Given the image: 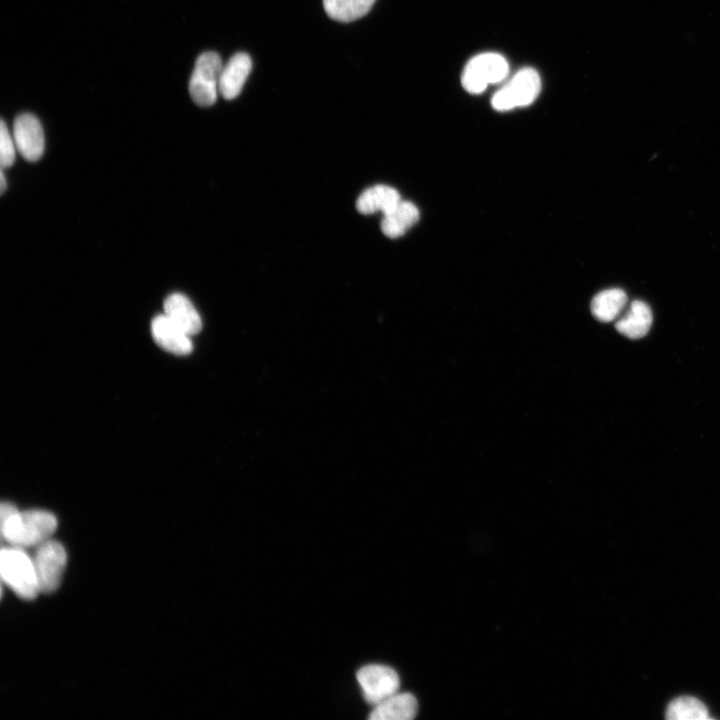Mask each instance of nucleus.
Listing matches in <instances>:
<instances>
[{"mask_svg":"<svg viewBox=\"0 0 720 720\" xmlns=\"http://www.w3.org/2000/svg\"><path fill=\"white\" fill-rule=\"evenodd\" d=\"M32 559L40 593L56 591L67 564V553L63 545L51 538L35 547Z\"/></svg>","mask_w":720,"mask_h":720,"instance_id":"20e7f679","label":"nucleus"},{"mask_svg":"<svg viewBox=\"0 0 720 720\" xmlns=\"http://www.w3.org/2000/svg\"><path fill=\"white\" fill-rule=\"evenodd\" d=\"M375 0H323L327 15L338 22H352L366 15Z\"/></svg>","mask_w":720,"mask_h":720,"instance_id":"f3484780","label":"nucleus"},{"mask_svg":"<svg viewBox=\"0 0 720 720\" xmlns=\"http://www.w3.org/2000/svg\"><path fill=\"white\" fill-rule=\"evenodd\" d=\"M419 219L418 208L409 201L401 200L390 212L383 215L381 230L388 238H398Z\"/></svg>","mask_w":720,"mask_h":720,"instance_id":"2eb2a0df","label":"nucleus"},{"mask_svg":"<svg viewBox=\"0 0 720 720\" xmlns=\"http://www.w3.org/2000/svg\"><path fill=\"white\" fill-rule=\"evenodd\" d=\"M163 308L164 314L188 335H195L201 330V317L184 294H170L165 299Z\"/></svg>","mask_w":720,"mask_h":720,"instance_id":"9b49d317","label":"nucleus"},{"mask_svg":"<svg viewBox=\"0 0 720 720\" xmlns=\"http://www.w3.org/2000/svg\"><path fill=\"white\" fill-rule=\"evenodd\" d=\"M356 677L365 700L373 706L398 692L400 686L397 672L386 665H365L358 670Z\"/></svg>","mask_w":720,"mask_h":720,"instance_id":"0eeeda50","label":"nucleus"},{"mask_svg":"<svg viewBox=\"0 0 720 720\" xmlns=\"http://www.w3.org/2000/svg\"><path fill=\"white\" fill-rule=\"evenodd\" d=\"M0 519L3 540L23 549L35 548L51 539L57 528V519L51 512L41 509L20 511L10 502L1 504Z\"/></svg>","mask_w":720,"mask_h":720,"instance_id":"f257e3e1","label":"nucleus"},{"mask_svg":"<svg viewBox=\"0 0 720 720\" xmlns=\"http://www.w3.org/2000/svg\"><path fill=\"white\" fill-rule=\"evenodd\" d=\"M417 714V700L408 692H396L373 706L371 720H411Z\"/></svg>","mask_w":720,"mask_h":720,"instance_id":"f8f14e48","label":"nucleus"},{"mask_svg":"<svg viewBox=\"0 0 720 720\" xmlns=\"http://www.w3.org/2000/svg\"><path fill=\"white\" fill-rule=\"evenodd\" d=\"M0 572L3 582L21 599L33 600L40 593L32 556L25 549L3 547Z\"/></svg>","mask_w":720,"mask_h":720,"instance_id":"f03ea898","label":"nucleus"},{"mask_svg":"<svg viewBox=\"0 0 720 720\" xmlns=\"http://www.w3.org/2000/svg\"><path fill=\"white\" fill-rule=\"evenodd\" d=\"M400 201L401 198L396 189L387 185H375L360 194L356 201V209L364 215L378 211L384 215L396 207Z\"/></svg>","mask_w":720,"mask_h":720,"instance_id":"ddd939ff","label":"nucleus"},{"mask_svg":"<svg viewBox=\"0 0 720 720\" xmlns=\"http://www.w3.org/2000/svg\"><path fill=\"white\" fill-rule=\"evenodd\" d=\"M12 135L17 151L27 161L39 160L45 147L42 125L38 118L30 113L18 115L13 123Z\"/></svg>","mask_w":720,"mask_h":720,"instance_id":"6e6552de","label":"nucleus"},{"mask_svg":"<svg viewBox=\"0 0 720 720\" xmlns=\"http://www.w3.org/2000/svg\"><path fill=\"white\" fill-rule=\"evenodd\" d=\"M251 69L252 60L247 53L234 54L222 67L219 93L227 100L236 98L241 93Z\"/></svg>","mask_w":720,"mask_h":720,"instance_id":"9d476101","label":"nucleus"},{"mask_svg":"<svg viewBox=\"0 0 720 720\" xmlns=\"http://www.w3.org/2000/svg\"><path fill=\"white\" fill-rule=\"evenodd\" d=\"M666 718L670 720H705L708 718V711L698 699L682 696L670 702L666 710Z\"/></svg>","mask_w":720,"mask_h":720,"instance_id":"a211bd4d","label":"nucleus"},{"mask_svg":"<svg viewBox=\"0 0 720 720\" xmlns=\"http://www.w3.org/2000/svg\"><path fill=\"white\" fill-rule=\"evenodd\" d=\"M509 72L506 59L497 53H482L472 58L462 74L463 88L472 94L482 93L489 84L503 80Z\"/></svg>","mask_w":720,"mask_h":720,"instance_id":"39448f33","label":"nucleus"},{"mask_svg":"<svg viewBox=\"0 0 720 720\" xmlns=\"http://www.w3.org/2000/svg\"><path fill=\"white\" fill-rule=\"evenodd\" d=\"M17 147L12 135L3 120L0 124V164L1 168H9L15 161Z\"/></svg>","mask_w":720,"mask_h":720,"instance_id":"6ab92c4d","label":"nucleus"},{"mask_svg":"<svg viewBox=\"0 0 720 720\" xmlns=\"http://www.w3.org/2000/svg\"><path fill=\"white\" fill-rule=\"evenodd\" d=\"M151 333L155 342L170 353L186 355L193 349L190 335L176 326L165 314L152 319Z\"/></svg>","mask_w":720,"mask_h":720,"instance_id":"1a4fd4ad","label":"nucleus"},{"mask_svg":"<svg viewBox=\"0 0 720 720\" xmlns=\"http://www.w3.org/2000/svg\"><path fill=\"white\" fill-rule=\"evenodd\" d=\"M541 89V79L536 70L524 68L499 89L492 97L495 110L508 111L531 104Z\"/></svg>","mask_w":720,"mask_h":720,"instance_id":"423d86ee","label":"nucleus"},{"mask_svg":"<svg viewBox=\"0 0 720 720\" xmlns=\"http://www.w3.org/2000/svg\"><path fill=\"white\" fill-rule=\"evenodd\" d=\"M3 170H4V169L2 168V169H1V176H0V178H1V181H0V190H1V193H4L5 190H6V188H7V182H6V178H5V174H4V171H3Z\"/></svg>","mask_w":720,"mask_h":720,"instance_id":"aec40b11","label":"nucleus"},{"mask_svg":"<svg viewBox=\"0 0 720 720\" xmlns=\"http://www.w3.org/2000/svg\"><path fill=\"white\" fill-rule=\"evenodd\" d=\"M652 312L643 301L635 300L630 304L627 313L615 324L619 333L630 339L645 336L652 325Z\"/></svg>","mask_w":720,"mask_h":720,"instance_id":"4468645a","label":"nucleus"},{"mask_svg":"<svg viewBox=\"0 0 720 720\" xmlns=\"http://www.w3.org/2000/svg\"><path fill=\"white\" fill-rule=\"evenodd\" d=\"M626 302L627 296L622 289L612 288L603 290L592 299L591 311L597 320L609 322L620 314Z\"/></svg>","mask_w":720,"mask_h":720,"instance_id":"dca6fc26","label":"nucleus"},{"mask_svg":"<svg viewBox=\"0 0 720 720\" xmlns=\"http://www.w3.org/2000/svg\"><path fill=\"white\" fill-rule=\"evenodd\" d=\"M222 67L216 52L207 51L198 56L189 81V93L197 105L208 107L216 102Z\"/></svg>","mask_w":720,"mask_h":720,"instance_id":"7ed1b4c3","label":"nucleus"}]
</instances>
